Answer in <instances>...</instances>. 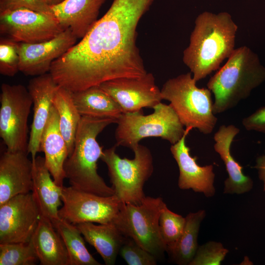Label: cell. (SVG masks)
<instances>
[{
    "mask_svg": "<svg viewBox=\"0 0 265 265\" xmlns=\"http://www.w3.org/2000/svg\"><path fill=\"white\" fill-rule=\"evenodd\" d=\"M155 0H113L81 40L52 64L57 85L73 92L147 72L136 45L137 27Z\"/></svg>",
    "mask_w": 265,
    "mask_h": 265,
    "instance_id": "6da1fadb",
    "label": "cell"
},
{
    "mask_svg": "<svg viewBox=\"0 0 265 265\" xmlns=\"http://www.w3.org/2000/svg\"><path fill=\"white\" fill-rule=\"evenodd\" d=\"M183 61L197 82L218 70L235 50L238 27L228 12L205 11L194 22Z\"/></svg>",
    "mask_w": 265,
    "mask_h": 265,
    "instance_id": "7a4b0ae2",
    "label": "cell"
},
{
    "mask_svg": "<svg viewBox=\"0 0 265 265\" xmlns=\"http://www.w3.org/2000/svg\"><path fill=\"white\" fill-rule=\"evenodd\" d=\"M115 119L82 116L76 134L73 152L64 164L65 177L70 186L103 196L114 195L98 173L97 162L103 154L97 140L98 135Z\"/></svg>",
    "mask_w": 265,
    "mask_h": 265,
    "instance_id": "3957f363",
    "label": "cell"
},
{
    "mask_svg": "<svg viewBox=\"0 0 265 265\" xmlns=\"http://www.w3.org/2000/svg\"><path fill=\"white\" fill-rule=\"evenodd\" d=\"M265 81V67L257 54L246 46L235 49L207 84L214 96L213 113L235 107Z\"/></svg>",
    "mask_w": 265,
    "mask_h": 265,
    "instance_id": "277c9868",
    "label": "cell"
},
{
    "mask_svg": "<svg viewBox=\"0 0 265 265\" xmlns=\"http://www.w3.org/2000/svg\"><path fill=\"white\" fill-rule=\"evenodd\" d=\"M160 90L163 100L170 102L186 128L196 129L204 134L212 132L217 118L212 92L198 87L190 72L168 79Z\"/></svg>",
    "mask_w": 265,
    "mask_h": 265,
    "instance_id": "5b68a950",
    "label": "cell"
},
{
    "mask_svg": "<svg viewBox=\"0 0 265 265\" xmlns=\"http://www.w3.org/2000/svg\"><path fill=\"white\" fill-rule=\"evenodd\" d=\"M152 113L145 115L142 111L123 113L117 119L115 132L117 146L132 150L147 137H160L171 145L184 135L186 129L170 105L159 103Z\"/></svg>",
    "mask_w": 265,
    "mask_h": 265,
    "instance_id": "8992f818",
    "label": "cell"
},
{
    "mask_svg": "<svg viewBox=\"0 0 265 265\" xmlns=\"http://www.w3.org/2000/svg\"><path fill=\"white\" fill-rule=\"evenodd\" d=\"M116 147L115 144L106 149L101 158L107 166L114 195L121 203L139 205L146 197L144 184L153 172L152 153L139 144L132 150L133 159L121 158L116 152Z\"/></svg>",
    "mask_w": 265,
    "mask_h": 265,
    "instance_id": "52a82bcc",
    "label": "cell"
},
{
    "mask_svg": "<svg viewBox=\"0 0 265 265\" xmlns=\"http://www.w3.org/2000/svg\"><path fill=\"white\" fill-rule=\"evenodd\" d=\"M165 203L160 197L146 196L141 204L121 203L114 224L125 237L157 258L166 251L159 230V217Z\"/></svg>",
    "mask_w": 265,
    "mask_h": 265,
    "instance_id": "ba28073f",
    "label": "cell"
},
{
    "mask_svg": "<svg viewBox=\"0 0 265 265\" xmlns=\"http://www.w3.org/2000/svg\"><path fill=\"white\" fill-rule=\"evenodd\" d=\"M0 97V136L7 150L28 153L27 120L33 101L27 88L2 83Z\"/></svg>",
    "mask_w": 265,
    "mask_h": 265,
    "instance_id": "9c48e42d",
    "label": "cell"
},
{
    "mask_svg": "<svg viewBox=\"0 0 265 265\" xmlns=\"http://www.w3.org/2000/svg\"><path fill=\"white\" fill-rule=\"evenodd\" d=\"M61 200L60 217L74 225L84 222L113 223L121 204L115 195L103 196L70 186L62 187Z\"/></svg>",
    "mask_w": 265,
    "mask_h": 265,
    "instance_id": "30bf717a",
    "label": "cell"
},
{
    "mask_svg": "<svg viewBox=\"0 0 265 265\" xmlns=\"http://www.w3.org/2000/svg\"><path fill=\"white\" fill-rule=\"evenodd\" d=\"M65 29L53 15L26 8L0 12V33L17 43L51 40Z\"/></svg>",
    "mask_w": 265,
    "mask_h": 265,
    "instance_id": "8fae6325",
    "label": "cell"
},
{
    "mask_svg": "<svg viewBox=\"0 0 265 265\" xmlns=\"http://www.w3.org/2000/svg\"><path fill=\"white\" fill-rule=\"evenodd\" d=\"M41 216L31 192L10 198L0 205V244L30 241Z\"/></svg>",
    "mask_w": 265,
    "mask_h": 265,
    "instance_id": "7c38bea8",
    "label": "cell"
},
{
    "mask_svg": "<svg viewBox=\"0 0 265 265\" xmlns=\"http://www.w3.org/2000/svg\"><path fill=\"white\" fill-rule=\"evenodd\" d=\"M118 104L123 113L153 108L163 100L154 75L147 73L138 78H120L99 85Z\"/></svg>",
    "mask_w": 265,
    "mask_h": 265,
    "instance_id": "4fadbf2b",
    "label": "cell"
},
{
    "mask_svg": "<svg viewBox=\"0 0 265 265\" xmlns=\"http://www.w3.org/2000/svg\"><path fill=\"white\" fill-rule=\"evenodd\" d=\"M69 29L48 41L32 44L19 43V71L26 76L49 73L52 64L77 43Z\"/></svg>",
    "mask_w": 265,
    "mask_h": 265,
    "instance_id": "5bb4252c",
    "label": "cell"
},
{
    "mask_svg": "<svg viewBox=\"0 0 265 265\" xmlns=\"http://www.w3.org/2000/svg\"><path fill=\"white\" fill-rule=\"evenodd\" d=\"M191 130L186 128L183 137L170 147L179 170L178 185L181 189H191L195 192L202 193L207 197H211L215 192L213 167L212 164L201 166L197 163V157L191 156L190 148L186 142Z\"/></svg>",
    "mask_w": 265,
    "mask_h": 265,
    "instance_id": "9a60e30c",
    "label": "cell"
},
{
    "mask_svg": "<svg viewBox=\"0 0 265 265\" xmlns=\"http://www.w3.org/2000/svg\"><path fill=\"white\" fill-rule=\"evenodd\" d=\"M58 85L50 73L35 76L28 82L27 89L32 97L33 117L28 145L32 160L41 152L40 141L49 119L53 98Z\"/></svg>",
    "mask_w": 265,
    "mask_h": 265,
    "instance_id": "2e32d148",
    "label": "cell"
},
{
    "mask_svg": "<svg viewBox=\"0 0 265 265\" xmlns=\"http://www.w3.org/2000/svg\"><path fill=\"white\" fill-rule=\"evenodd\" d=\"M24 152L6 150L0 159V205L32 187V161Z\"/></svg>",
    "mask_w": 265,
    "mask_h": 265,
    "instance_id": "e0dca14e",
    "label": "cell"
},
{
    "mask_svg": "<svg viewBox=\"0 0 265 265\" xmlns=\"http://www.w3.org/2000/svg\"><path fill=\"white\" fill-rule=\"evenodd\" d=\"M239 129L233 125H222L214 133L213 148L223 161L228 178L224 182L223 192L240 194L249 192L253 187L252 179L243 172V167L231 154V147Z\"/></svg>",
    "mask_w": 265,
    "mask_h": 265,
    "instance_id": "ac0fdd59",
    "label": "cell"
},
{
    "mask_svg": "<svg viewBox=\"0 0 265 265\" xmlns=\"http://www.w3.org/2000/svg\"><path fill=\"white\" fill-rule=\"evenodd\" d=\"M106 0H64L51 6L62 26L82 39L96 23L100 10Z\"/></svg>",
    "mask_w": 265,
    "mask_h": 265,
    "instance_id": "d6986e66",
    "label": "cell"
},
{
    "mask_svg": "<svg viewBox=\"0 0 265 265\" xmlns=\"http://www.w3.org/2000/svg\"><path fill=\"white\" fill-rule=\"evenodd\" d=\"M40 150L44 153L46 165L54 182L57 186H63L66 178L64 164L69 156V151L60 130L57 112L53 105L42 135Z\"/></svg>",
    "mask_w": 265,
    "mask_h": 265,
    "instance_id": "ffe728a7",
    "label": "cell"
},
{
    "mask_svg": "<svg viewBox=\"0 0 265 265\" xmlns=\"http://www.w3.org/2000/svg\"><path fill=\"white\" fill-rule=\"evenodd\" d=\"M32 161V187L31 193L42 216L54 222L59 215L62 187L51 178L44 157L36 156Z\"/></svg>",
    "mask_w": 265,
    "mask_h": 265,
    "instance_id": "44dd1931",
    "label": "cell"
},
{
    "mask_svg": "<svg viewBox=\"0 0 265 265\" xmlns=\"http://www.w3.org/2000/svg\"><path fill=\"white\" fill-rule=\"evenodd\" d=\"M31 241L41 265H69L68 252L52 221L42 215Z\"/></svg>",
    "mask_w": 265,
    "mask_h": 265,
    "instance_id": "7402d4cb",
    "label": "cell"
},
{
    "mask_svg": "<svg viewBox=\"0 0 265 265\" xmlns=\"http://www.w3.org/2000/svg\"><path fill=\"white\" fill-rule=\"evenodd\" d=\"M76 226L85 240L99 253L105 264L114 265L125 238L115 225L84 222Z\"/></svg>",
    "mask_w": 265,
    "mask_h": 265,
    "instance_id": "603a6c76",
    "label": "cell"
},
{
    "mask_svg": "<svg viewBox=\"0 0 265 265\" xmlns=\"http://www.w3.org/2000/svg\"><path fill=\"white\" fill-rule=\"evenodd\" d=\"M73 98L81 116L107 117L117 120L123 113L118 104L99 85L73 92Z\"/></svg>",
    "mask_w": 265,
    "mask_h": 265,
    "instance_id": "cb8c5ba5",
    "label": "cell"
},
{
    "mask_svg": "<svg viewBox=\"0 0 265 265\" xmlns=\"http://www.w3.org/2000/svg\"><path fill=\"white\" fill-rule=\"evenodd\" d=\"M52 102L58 113L60 130L69 156L74 149L76 132L82 116L75 104L73 92L64 87L57 86Z\"/></svg>",
    "mask_w": 265,
    "mask_h": 265,
    "instance_id": "d4e9b609",
    "label": "cell"
},
{
    "mask_svg": "<svg viewBox=\"0 0 265 265\" xmlns=\"http://www.w3.org/2000/svg\"><path fill=\"white\" fill-rule=\"evenodd\" d=\"M205 210L189 212L186 217L183 233L175 245L167 252L172 261L180 265H189L198 247L197 238Z\"/></svg>",
    "mask_w": 265,
    "mask_h": 265,
    "instance_id": "484cf974",
    "label": "cell"
},
{
    "mask_svg": "<svg viewBox=\"0 0 265 265\" xmlns=\"http://www.w3.org/2000/svg\"><path fill=\"white\" fill-rule=\"evenodd\" d=\"M53 224L65 244L69 265H101L87 249L82 235L76 225L61 218Z\"/></svg>",
    "mask_w": 265,
    "mask_h": 265,
    "instance_id": "4316f807",
    "label": "cell"
},
{
    "mask_svg": "<svg viewBox=\"0 0 265 265\" xmlns=\"http://www.w3.org/2000/svg\"><path fill=\"white\" fill-rule=\"evenodd\" d=\"M37 261L31 239L27 242L0 244V265H34Z\"/></svg>",
    "mask_w": 265,
    "mask_h": 265,
    "instance_id": "83f0119b",
    "label": "cell"
},
{
    "mask_svg": "<svg viewBox=\"0 0 265 265\" xmlns=\"http://www.w3.org/2000/svg\"><path fill=\"white\" fill-rule=\"evenodd\" d=\"M186 218L171 211L166 204L159 217V224L161 238L166 247V252L176 244L184 230Z\"/></svg>",
    "mask_w": 265,
    "mask_h": 265,
    "instance_id": "f1b7e54d",
    "label": "cell"
},
{
    "mask_svg": "<svg viewBox=\"0 0 265 265\" xmlns=\"http://www.w3.org/2000/svg\"><path fill=\"white\" fill-rule=\"evenodd\" d=\"M18 45L14 40L5 37L0 40V73L12 77L19 71L20 56Z\"/></svg>",
    "mask_w": 265,
    "mask_h": 265,
    "instance_id": "f546056e",
    "label": "cell"
},
{
    "mask_svg": "<svg viewBox=\"0 0 265 265\" xmlns=\"http://www.w3.org/2000/svg\"><path fill=\"white\" fill-rule=\"evenodd\" d=\"M119 254L129 265H156L157 259L132 238L125 237Z\"/></svg>",
    "mask_w": 265,
    "mask_h": 265,
    "instance_id": "4dcf8cb0",
    "label": "cell"
},
{
    "mask_svg": "<svg viewBox=\"0 0 265 265\" xmlns=\"http://www.w3.org/2000/svg\"><path fill=\"white\" fill-rule=\"evenodd\" d=\"M228 252L221 243L210 241L198 246L189 265H220Z\"/></svg>",
    "mask_w": 265,
    "mask_h": 265,
    "instance_id": "1f68e13d",
    "label": "cell"
},
{
    "mask_svg": "<svg viewBox=\"0 0 265 265\" xmlns=\"http://www.w3.org/2000/svg\"><path fill=\"white\" fill-rule=\"evenodd\" d=\"M19 8H26L53 15L46 0H0V12Z\"/></svg>",
    "mask_w": 265,
    "mask_h": 265,
    "instance_id": "d6a6232c",
    "label": "cell"
},
{
    "mask_svg": "<svg viewBox=\"0 0 265 265\" xmlns=\"http://www.w3.org/2000/svg\"><path fill=\"white\" fill-rule=\"evenodd\" d=\"M242 124L247 131H255L265 134V106L244 118Z\"/></svg>",
    "mask_w": 265,
    "mask_h": 265,
    "instance_id": "836d02e7",
    "label": "cell"
},
{
    "mask_svg": "<svg viewBox=\"0 0 265 265\" xmlns=\"http://www.w3.org/2000/svg\"><path fill=\"white\" fill-rule=\"evenodd\" d=\"M254 167L257 170L260 180L263 183L264 190L265 191V151L263 155L256 159Z\"/></svg>",
    "mask_w": 265,
    "mask_h": 265,
    "instance_id": "e575fe53",
    "label": "cell"
},
{
    "mask_svg": "<svg viewBox=\"0 0 265 265\" xmlns=\"http://www.w3.org/2000/svg\"><path fill=\"white\" fill-rule=\"evenodd\" d=\"M64 0H46L47 3L50 6H54L62 2Z\"/></svg>",
    "mask_w": 265,
    "mask_h": 265,
    "instance_id": "d590c367",
    "label": "cell"
}]
</instances>
